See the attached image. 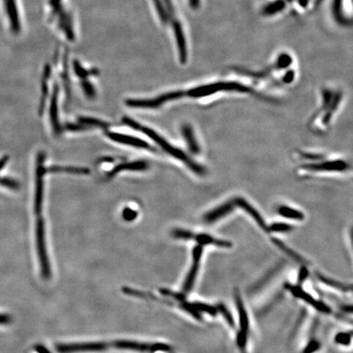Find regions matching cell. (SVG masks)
Masks as SVG:
<instances>
[{"label": "cell", "instance_id": "1", "mask_svg": "<svg viewBox=\"0 0 353 353\" xmlns=\"http://www.w3.org/2000/svg\"><path fill=\"white\" fill-rule=\"evenodd\" d=\"M219 92H235V93H247V94H254V91L250 87L246 85L237 83V82H231V81H221V82H215L209 85H201L199 87L193 88L185 93V95L193 98H200V97H209Z\"/></svg>", "mask_w": 353, "mask_h": 353}, {"label": "cell", "instance_id": "2", "mask_svg": "<svg viewBox=\"0 0 353 353\" xmlns=\"http://www.w3.org/2000/svg\"><path fill=\"white\" fill-rule=\"evenodd\" d=\"M140 130L143 131L145 134L150 137L154 142H155L157 144L160 146L166 152L173 155L176 159L184 162L185 165L189 169H191L192 172H194L195 174L200 176H204L206 174V170H205V167H203V166H200L199 164L195 162L193 159H191L190 157L186 155V153L181 151L180 149L176 148L174 146H172L171 144L168 143L166 139H164L159 134H157L156 132H154L151 128H147V127H144V128L141 127Z\"/></svg>", "mask_w": 353, "mask_h": 353}, {"label": "cell", "instance_id": "3", "mask_svg": "<svg viewBox=\"0 0 353 353\" xmlns=\"http://www.w3.org/2000/svg\"><path fill=\"white\" fill-rule=\"evenodd\" d=\"M45 227H44V219L39 218L36 222L35 234H36V247H37L38 258H39L40 270L43 278L45 280L49 279L51 277V266L48 253L46 249L45 242Z\"/></svg>", "mask_w": 353, "mask_h": 353}, {"label": "cell", "instance_id": "4", "mask_svg": "<svg viewBox=\"0 0 353 353\" xmlns=\"http://www.w3.org/2000/svg\"><path fill=\"white\" fill-rule=\"evenodd\" d=\"M45 159V154L44 151L38 153L36 159V171H35V213L39 214L41 213L43 206V196H44V175L46 170L44 167Z\"/></svg>", "mask_w": 353, "mask_h": 353}, {"label": "cell", "instance_id": "5", "mask_svg": "<svg viewBox=\"0 0 353 353\" xmlns=\"http://www.w3.org/2000/svg\"><path fill=\"white\" fill-rule=\"evenodd\" d=\"M285 288L292 293L293 297L303 300L304 303L312 307L317 312H321L325 315H331L333 313V310L330 306L327 305L324 302L316 300V297H314L309 293L304 290L300 285H293L286 283L285 285Z\"/></svg>", "mask_w": 353, "mask_h": 353}, {"label": "cell", "instance_id": "6", "mask_svg": "<svg viewBox=\"0 0 353 353\" xmlns=\"http://www.w3.org/2000/svg\"><path fill=\"white\" fill-rule=\"evenodd\" d=\"M114 347L118 349H125L131 351H141V352H157V351H171L170 345L166 343H143L136 341L118 340L112 343Z\"/></svg>", "mask_w": 353, "mask_h": 353}, {"label": "cell", "instance_id": "7", "mask_svg": "<svg viewBox=\"0 0 353 353\" xmlns=\"http://www.w3.org/2000/svg\"><path fill=\"white\" fill-rule=\"evenodd\" d=\"M109 346L104 342L59 343L57 344L56 350L60 353L97 352L105 351Z\"/></svg>", "mask_w": 353, "mask_h": 353}, {"label": "cell", "instance_id": "8", "mask_svg": "<svg viewBox=\"0 0 353 353\" xmlns=\"http://www.w3.org/2000/svg\"><path fill=\"white\" fill-rule=\"evenodd\" d=\"M185 93L182 91L172 92V93L162 94L159 97L154 99L136 100L128 99L126 101V105L130 107L134 108H157L160 106L162 104L166 101H174V100L180 99Z\"/></svg>", "mask_w": 353, "mask_h": 353}, {"label": "cell", "instance_id": "9", "mask_svg": "<svg viewBox=\"0 0 353 353\" xmlns=\"http://www.w3.org/2000/svg\"><path fill=\"white\" fill-rule=\"evenodd\" d=\"M202 256L203 246L197 245L192 250V266L188 271L187 276H186V279L184 281L183 286H182V293H185V294L192 291V289L194 287L196 277H197L199 270H200V265H201Z\"/></svg>", "mask_w": 353, "mask_h": 353}, {"label": "cell", "instance_id": "10", "mask_svg": "<svg viewBox=\"0 0 353 353\" xmlns=\"http://www.w3.org/2000/svg\"><path fill=\"white\" fill-rule=\"evenodd\" d=\"M342 99V93H334L332 90L325 89L323 91L322 111H324L323 116L322 124L324 126H327L331 122L333 115L340 103Z\"/></svg>", "mask_w": 353, "mask_h": 353}, {"label": "cell", "instance_id": "11", "mask_svg": "<svg viewBox=\"0 0 353 353\" xmlns=\"http://www.w3.org/2000/svg\"><path fill=\"white\" fill-rule=\"evenodd\" d=\"M304 170L310 172H343L350 168L348 164L337 159V160H329V161L320 162V163L310 164L303 166Z\"/></svg>", "mask_w": 353, "mask_h": 353}, {"label": "cell", "instance_id": "12", "mask_svg": "<svg viewBox=\"0 0 353 353\" xmlns=\"http://www.w3.org/2000/svg\"><path fill=\"white\" fill-rule=\"evenodd\" d=\"M235 206L239 207L240 209L248 213L250 217L254 219V222L257 223V225L260 227L262 231H264L265 233L270 235V231L268 229V225H266V222L262 218V215L259 213L258 210L254 208L253 205H250L248 201H246V199L241 198V197H236L234 199Z\"/></svg>", "mask_w": 353, "mask_h": 353}, {"label": "cell", "instance_id": "13", "mask_svg": "<svg viewBox=\"0 0 353 353\" xmlns=\"http://www.w3.org/2000/svg\"><path fill=\"white\" fill-rule=\"evenodd\" d=\"M234 300H235V304L237 309L240 331L249 335L250 334V316L239 289H235Z\"/></svg>", "mask_w": 353, "mask_h": 353}, {"label": "cell", "instance_id": "14", "mask_svg": "<svg viewBox=\"0 0 353 353\" xmlns=\"http://www.w3.org/2000/svg\"><path fill=\"white\" fill-rule=\"evenodd\" d=\"M235 207L234 201H227V202L223 203L222 205L216 207L212 210L207 212L204 215L203 219L208 224H212V223H214L215 222L225 218L227 215L230 214L234 210Z\"/></svg>", "mask_w": 353, "mask_h": 353}, {"label": "cell", "instance_id": "15", "mask_svg": "<svg viewBox=\"0 0 353 353\" xmlns=\"http://www.w3.org/2000/svg\"><path fill=\"white\" fill-rule=\"evenodd\" d=\"M5 10L9 17L11 30L14 35H18L21 31V21L19 18L18 9H17L16 0H4Z\"/></svg>", "mask_w": 353, "mask_h": 353}, {"label": "cell", "instance_id": "16", "mask_svg": "<svg viewBox=\"0 0 353 353\" xmlns=\"http://www.w3.org/2000/svg\"><path fill=\"white\" fill-rule=\"evenodd\" d=\"M58 94H59V86L58 84L54 85L52 90L51 102H50L49 116L52 128L56 134H59L62 132L60 122H59V116H58Z\"/></svg>", "mask_w": 353, "mask_h": 353}, {"label": "cell", "instance_id": "17", "mask_svg": "<svg viewBox=\"0 0 353 353\" xmlns=\"http://www.w3.org/2000/svg\"><path fill=\"white\" fill-rule=\"evenodd\" d=\"M106 135H107L110 139L115 141L116 143L129 145V146H132V147H139V148L149 149L151 147L147 142H145V141L142 140V139H137L134 137L112 132H106Z\"/></svg>", "mask_w": 353, "mask_h": 353}, {"label": "cell", "instance_id": "18", "mask_svg": "<svg viewBox=\"0 0 353 353\" xmlns=\"http://www.w3.org/2000/svg\"><path fill=\"white\" fill-rule=\"evenodd\" d=\"M194 240L197 242V244L201 246H217L219 248L226 249H230L232 247V243L229 240L219 239V238L214 237L209 234H196Z\"/></svg>", "mask_w": 353, "mask_h": 353}, {"label": "cell", "instance_id": "19", "mask_svg": "<svg viewBox=\"0 0 353 353\" xmlns=\"http://www.w3.org/2000/svg\"><path fill=\"white\" fill-rule=\"evenodd\" d=\"M174 31L176 41L178 44V52H179L180 61L182 64H185L187 60V48H186V39L184 36L183 30L179 21L174 20Z\"/></svg>", "mask_w": 353, "mask_h": 353}, {"label": "cell", "instance_id": "20", "mask_svg": "<svg viewBox=\"0 0 353 353\" xmlns=\"http://www.w3.org/2000/svg\"><path fill=\"white\" fill-rule=\"evenodd\" d=\"M182 136L186 141L188 149L194 155H198L201 152V147L199 145L198 142L196 140L195 136L194 131L192 129V126L189 124H184L181 128Z\"/></svg>", "mask_w": 353, "mask_h": 353}, {"label": "cell", "instance_id": "21", "mask_svg": "<svg viewBox=\"0 0 353 353\" xmlns=\"http://www.w3.org/2000/svg\"><path fill=\"white\" fill-rule=\"evenodd\" d=\"M270 240L273 242L274 246H277V248L279 249L281 251L284 253L285 255H287L289 258H291L292 260L295 261L298 264L300 265H308V262L306 260L304 257L301 256L300 254H297L296 251L292 250L290 247L285 245L282 240H279L276 237L270 238Z\"/></svg>", "mask_w": 353, "mask_h": 353}, {"label": "cell", "instance_id": "22", "mask_svg": "<svg viewBox=\"0 0 353 353\" xmlns=\"http://www.w3.org/2000/svg\"><path fill=\"white\" fill-rule=\"evenodd\" d=\"M147 168H148V164L146 161H143V160L132 162V163L121 164V165H119V166L114 168L113 170L108 174V177L112 178L116 174H119L120 172L125 171V170L142 171V170H147Z\"/></svg>", "mask_w": 353, "mask_h": 353}, {"label": "cell", "instance_id": "23", "mask_svg": "<svg viewBox=\"0 0 353 353\" xmlns=\"http://www.w3.org/2000/svg\"><path fill=\"white\" fill-rule=\"evenodd\" d=\"M58 8L57 12H58V25L60 27L66 37L68 38L69 40L73 41L74 39V32H73L72 26H71V22H70V17L67 16V14L65 13L64 11L62 10V8L59 6L55 7Z\"/></svg>", "mask_w": 353, "mask_h": 353}, {"label": "cell", "instance_id": "24", "mask_svg": "<svg viewBox=\"0 0 353 353\" xmlns=\"http://www.w3.org/2000/svg\"><path fill=\"white\" fill-rule=\"evenodd\" d=\"M316 279L318 280L320 282L324 284V285H327L329 287L333 288V289H337L339 291L342 292H351V285H347V284L342 283L340 281L337 280L330 278V277L324 276L321 273H316Z\"/></svg>", "mask_w": 353, "mask_h": 353}, {"label": "cell", "instance_id": "25", "mask_svg": "<svg viewBox=\"0 0 353 353\" xmlns=\"http://www.w3.org/2000/svg\"><path fill=\"white\" fill-rule=\"evenodd\" d=\"M50 74H51V67H50L49 65H46L45 67H44V74H43L41 82L42 95L39 107V114L40 116L44 113V108H45L46 100H47L48 93V80Z\"/></svg>", "mask_w": 353, "mask_h": 353}, {"label": "cell", "instance_id": "26", "mask_svg": "<svg viewBox=\"0 0 353 353\" xmlns=\"http://www.w3.org/2000/svg\"><path fill=\"white\" fill-rule=\"evenodd\" d=\"M277 213L281 217L285 219L295 220V221H303L305 219V215L302 211L293 209L292 207L287 205H281L277 208Z\"/></svg>", "mask_w": 353, "mask_h": 353}, {"label": "cell", "instance_id": "27", "mask_svg": "<svg viewBox=\"0 0 353 353\" xmlns=\"http://www.w3.org/2000/svg\"><path fill=\"white\" fill-rule=\"evenodd\" d=\"M46 172L51 173H67L73 174H89V170L87 168L72 167V166H51L46 170Z\"/></svg>", "mask_w": 353, "mask_h": 353}, {"label": "cell", "instance_id": "28", "mask_svg": "<svg viewBox=\"0 0 353 353\" xmlns=\"http://www.w3.org/2000/svg\"><path fill=\"white\" fill-rule=\"evenodd\" d=\"M281 264L277 265V266H275L273 269H270L269 271L266 273V274L263 276V277H261L260 279L257 281L256 284H254V286H253L252 289H251V291L255 292L258 289H260L262 287L263 285H266L269 281L273 279V277L275 275L277 274L278 271H279L280 269H281Z\"/></svg>", "mask_w": 353, "mask_h": 353}, {"label": "cell", "instance_id": "29", "mask_svg": "<svg viewBox=\"0 0 353 353\" xmlns=\"http://www.w3.org/2000/svg\"><path fill=\"white\" fill-rule=\"evenodd\" d=\"M192 305L200 313H205L211 316H217V308L214 306L206 304V303H201V302H193Z\"/></svg>", "mask_w": 353, "mask_h": 353}, {"label": "cell", "instance_id": "30", "mask_svg": "<svg viewBox=\"0 0 353 353\" xmlns=\"http://www.w3.org/2000/svg\"><path fill=\"white\" fill-rule=\"evenodd\" d=\"M216 308H217L218 313L221 314L227 324L231 328H234L235 327V320H234V317L231 315V312H230L229 309L227 308V306L223 303H219L216 306Z\"/></svg>", "mask_w": 353, "mask_h": 353}, {"label": "cell", "instance_id": "31", "mask_svg": "<svg viewBox=\"0 0 353 353\" xmlns=\"http://www.w3.org/2000/svg\"><path fill=\"white\" fill-rule=\"evenodd\" d=\"M270 233H287L293 231V227L289 223H273L268 226Z\"/></svg>", "mask_w": 353, "mask_h": 353}, {"label": "cell", "instance_id": "32", "mask_svg": "<svg viewBox=\"0 0 353 353\" xmlns=\"http://www.w3.org/2000/svg\"><path fill=\"white\" fill-rule=\"evenodd\" d=\"M78 121L81 123V124L87 125L89 128L90 127H99V128H106L109 127L108 123L104 122L102 120L93 119V118L79 117L78 119Z\"/></svg>", "mask_w": 353, "mask_h": 353}, {"label": "cell", "instance_id": "33", "mask_svg": "<svg viewBox=\"0 0 353 353\" xmlns=\"http://www.w3.org/2000/svg\"><path fill=\"white\" fill-rule=\"evenodd\" d=\"M172 235H173V237L178 239V240H194L196 234L193 231H189V230L177 228V229L173 230Z\"/></svg>", "mask_w": 353, "mask_h": 353}, {"label": "cell", "instance_id": "34", "mask_svg": "<svg viewBox=\"0 0 353 353\" xmlns=\"http://www.w3.org/2000/svg\"><path fill=\"white\" fill-rule=\"evenodd\" d=\"M179 307L183 310L184 312H186V313L191 315L193 318L199 320V321H201V320H202L203 317L202 316H201V314L193 307L192 303H187V302L183 301L181 303Z\"/></svg>", "mask_w": 353, "mask_h": 353}, {"label": "cell", "instance_id": "35", "mask_svg": "<svg viewBox=\"0 0 353 353\" xmlns=\"http://www.w3.org/2000/svg\"><path fill=\"white\" fill-rule=\"evenodd\" d=\"M73 65H74V72L77 74V76L83 78V79L87 78L89 75H91V74H98V73H99L97 70H85L83 66H81L80 63H79L78 61H74Z\"/></svg>", "mask_w": 353, "mask_h": 353}, {"label": "cell", "instance_id": "36", "mask_svg": "<svg viewBox=\"0 0 353 353\" xmlns=\"http://www.w3.org/2000/svg\"><path fill=\"white\" fill-rule=\"evenodd\" d=\"M285 3L282 0H278V1H276V2L270 4L268 6H266L264 10H263V13H264V14L267 15V16L276 14V13H279L281 11L285 9Z\"/></svg>", "mask_w": 353, "mask_h": 353}, {"label": "cell", "instance_id": "37", "mask_svg": "<svg viewBox=\"0 0 353 353\" xmlns=\"http://www.w3.org/2000/svg\"><path fill=\"white\" fill-rule=\"evenodd\" d=\"M351 332H339L335 335V342L341 346H348L351 344Z\"/></svg>", "mask_w": 353, "mask_h": 353}, {"label": "cell", "instance_id": "38", "mask_svg": "<svg viewBox=\"0 0 353 353\" xmlns=\"http://www.w3.org/2000/svg\"><path fill=\"white\" fill-rule=\"evenodd\" d=\"M153 2H154L155 9H156L157 12H158V15H159V18L161 20L162 22H167L169 16H168L166 8L164 6L163 1L162 0H153Z\"/></svg>", "mask_w": 353, "mask_h": 353}, {"label": "cell", "instance_id": "39", "mask_svg": "<svg viewBox=\"0 0 353 353\" xmlns=\"http://www.w3.org/2000/svg\"><path fill=\"white\" fill-rule=\"evenodd\" d=\"M320 348V343L318 339H310L308 344L306 345L302 353H316Z\"/></svg>", "mask_w": 353, "mask_h": 353}, {"label": "cell", "instance_id": "40", "mask_svg": "<svg viewBox=\"0 0 353 353\" xmlns=\"http://www.w3.org/2000/svg\"><path fill=\"white\" fill-rule=\"evenodd\" d=\"M292 62H293V60H292V58L289 56V54L283 53L280 55L276 65H277V68L285 69L290 66Z\"/></svg>", "mask_w": 353, "mask_h": 353}, {"label": "cell", "instance_id": "41", "mask_svg": "<svg viewBox=\"0 0 353 353\" xmlns=\"http://www.w3.org/2000/svg\"><path fill=\"white\" fill-rule=\"evenodd\" d=\"M159 292L163 295L172 297V298H174V300H176L177 301L181 302V303L186 301V300H185V293H177V292L172 291L170 289H159Z\"/></svg>", "mask_w": 353, "mask_h": 353}, {"label": "cell", "instance_id": "42", "mask_svg": "<svg viewBox=\"0 0 353 353\" xmlns=\"http://www.w3.org/2000/svg\"><path fill=\"white\" fill-rule=\"evenodd\" d=\"M81 86H82V89H83L84 92H85V95L87 96L89 98L92 99V98L95 97V89H94L91 83H89V81H82L81 82Z\"/></svg>", "mask_w": 353, "mask_h": 353}, {"label": "cell", "instance_id": "43", "mask_svg": "<svg viewBox=\"0 0 353 353\" xmlns=\"http://www.w3.org/2000/svg\"><path fill=\"white\" fill-rule=\"evenodd\" d=\"M0 185L13 190H17L20 188V184L17 181L9 178H0Z\"/></svg>", "mask_w": 353, "mask_h": 353}, {"label": "cell", "instance_id": "44", "mask_svg": "<svg viewBox=\"0 0 353 353\" xmlns=\"http://www.w3.org/2000/svg\"><path fill=\"white\" fill-rule=\"evenodd\" d=\"M123 219L127 222H132L138 217V212L131 209V208H124L122 212Z\"/></svg>", "mask_w": 353, "mask_h": 353}, {"label": "cell", "instance_id": "45", "mask_svg": "<svg viewBox=\"0 0 353 353\" xmlns=\"http://www.w3.org/2000/svg\"><path fill=\"white\" fill-rule=\"evenodd\" d=\"M301 268L300 269L298 275H297V282L300 285L304 283L309 276V270L307 267V265H301Z\"/></svg>", "mask_w": 353, "mask_h": 353}, {"label": "cell", "instance_id": "46", "mask_svg": "<svg viewBox=\"0 0 353 353\" xmlns=\"http://www.w3.org/2000/svg\"><path fill=\"white\" fill-rule=\"evenodd\" d=\"M65 58L64 60V70H63V75H62V78H63V81H64L65 87H66V94L69 97V94H70V81H69L68 76V66H67V60H66Z\"/></svg>", "mask_w": 353, "mask_h": 353}, {"label": "cell", "instance_id": "47", "mask_svg": "<svg viewBox=\"0 0 353 353\" xmlns=\"http://www.w3.org/2000/svg\"><path fill=\"white\" fill-rule=\"evenodd\" d=\"M66 128L67 130L71 131V132H80V131H85L88 128H89L87 125L78 123V124H66Z\"/></svg>", "mask_w": 353, "mask_h": 353}, {"label": "cell", "instance_id": "48", "mask_svg": "<svg viewBox=\"0 0 353 353\" xmlns=\"http://www.w3.org/2000/svg\"><path fill=\"white\" fill-rule=\"evenodd\" d=\"M123 122L124 124H126L128 126L131 127V128H134V129H140L141 128V125L139 123H137L136 121L132 120V119H129V118L124 117Z\"/></svg>", "mask_w": 353, "mask_h": 353}, {"label": "cell", "instance_id": "49", "mask_svg": "<svg viewBox=\"0 0 353 353\" xmlns=\"http://www.w3.org/2000/svg\"><path fill=\"white\" fill-rule=\"evenodd\" d=\"M294 72L293 70H289L288 72L285 73V75L283 77V82L285 84H290L293 82V79H294Z\"/></svg>", "mask_w": 353, "mask_h": 353}, {"label": "cell", "instance_id": "50", "mask_svg": "<svg viewBox=\"0 0 353 353\" xmlns=\"http://www.w3.org/2000/svg\"><path fill=\"white\" fill-rule=\"evenodd\" d=\"M9 155H5V156H3L2 158L0 159V171L3 170V168L6 166V164L9 162Z\"/></svg>", "mask_w": 353, "mask_h": 353}, {"label": "cell", "instance_id": "51", "mask_svg": "<svg viewBox=\"0 0 353 353\" xmlns=\"http://www.w3.org/2000/svg\"><path fill=\"white\" fill-rule=\"evenodd\" d=\"M35 350H36L38 353H51L48 351V349L45 348L43 345H37V346L35 347Z\"/></svg>", "mask_w": 353, "mask_h": 353}, {"label": "cell", "instance_id": "52", "mask_svg": "<svg viewBox=\"0 0 353 353\" xmlns=\"http://www.w3.org/2000/svg\"><path fill=\"white\" fill-rule=\"evenodd\" d=\"M189 2L192 9H198L200 6V0H189Z\"/></svg>", "mask_w": 353, "mask_h": 353}, {"label": "cell", "instance_id": "53", "mask_svg": "<svg viewBox=\"0 0 353 353\" xmlns=\"http://www.w3.org/2000/svg\"><path fill=\"white\" fill-rule=\"evenodd\" d=\"M60 2L61 0H50V5L53 7H57L60 4Z\"/></svg>", "mask_w": 353, "mask_h": 353}]
</instances>
